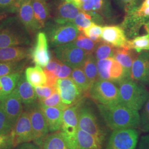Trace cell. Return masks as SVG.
Segmentation results:
<instances>
[{
    "label": "cell",
    "instance_id": "43",
    "mask_svg": "<svg viewBox=\"0 0 149 149\" xmlns=\"http://www.w3.org/2000/svg\"><path fill=\"white\" fill-rule=\"evenodd\" d=\"M13 126L6 115L5 112L0 108V134L11 133Z\"/></svg>",
    "mask_w": 149,
    "mask_h": 149
},
{
    "label": "cell",
    "instance_id": "3",
    "mask_svg": "<svg viewBox=\"0 0 149 149\" xmlns=\"http://www.w3.org/2000/svg\"><path fill=\"white\" fill-rule=\"evenodd\" d=\"M29 33L18 18H10L0 23V48L28 45Z\"/></svg>",
    "mask_w": 149,
    "mask_h": 149
},
{
    "label": "cell",
    "instance_id": "9",
    "mask_svg": "<svg viewBox=\"0 0 149 149\" xmlns=\"http://www.w3.org/2000/svg\"><path fill=\"white\" fill-rule=\"evenodd\" d=\"M139 132L135 128L113 130L107 143L106 149H136Z\"/></svg>",
    "mask_w": 149,
    "mask_h": 149
},
{
    "label": "cell",
    "instance_id": "30",
    "mask_svg": "<svg viewBox=\"0 0 149 149\" xmlns=\"http://www.w3.org/2000/svg\"><path fill=\"white\" fill-rule=\"evenodd\" d=\"M81 68L90 81L91 86L97 80H99L97 61L93 54L88 55Z\"/></svg>",
    "mask_w": 149,
    "mask_h": 149
},
{
    "label": "cell",
    "instance_id": "20",
    "mask_svg": "<svg viewBox=\"0 0 149 149\" xmlns=\"http://www.w3.org/2000/svg\"><path fill=\"white\" fill-rule=\"evenodd\" d=\"M16 89L23 103L24 110H26L38 102L34 87L27 81L25 74L23 72L18 82Z\"/></svg>",
    "mask_w": 149,
    "mask_h": 149
},
{
    "label": "cell",
    "instance_id": "16",
    "mask_svg": "<svg viewBox=\"0 0 149 149\" xmlns=\"http://www.w3.org/2000/svg\"><path fill=\"white\" fill-rule=\"evenodd\" d=\"M48 39L44 32L38 33L36 43L31 50V58L36 65L44 68L51 59L48 49Z\"/></svg>",
    "mask_w": 149,
    "mask_h": 149
},
{
    "label": "cell",
    "instance_id": "44",
    "mask_svg": "<svg viewBox=\"0 0 149 149\" xmlns=\"http://www.w3.org/2000/svg\"><path fill=\"white\" fill-rule=\"evenodd\" d=\"M38 101L43 100L51 96L56 90V87L43 86L34 87Z\"/></svg>",
    "mask_w": 149,
    "mask_h": 149
},
{
    "label": "cell",
    "instance_id": "22",
    "mask_svg": "<svg viewBox=\"0 0 149 149\" xmlns=\"http://www.w3.org/2000/svg\"><path fill=\"white\" fill-rule=\"evenodd\" d=\"M39 106L45 118L49 133L60 131L62 125L64 109L59 107L44 106L40 104Z\"/></svg>",
    "mask_w": 149,
    "mask_h": 149
},
{
    "label": "cell",
    "instance_id": "5",
    "mask_svg": "<svg viewBox=\"0 0 149 149\" xmlns=\"http://www.w3.org/2000/svg\"><path fill=\"white\" fill-rule=\"evenodd\" d=\"M88 96L97 104L112 105L120 103L119 88L108 80H97L91 86Z\"/></svg>",
    "mask_w": 149,
    "mask_h": 149
},
{
    "label": "cell",
    "instance_id": "33",
    "mask_svg": "<svg viewBox=\"0 0 149 149\" xmlns=\"http://www.w3.org/2000/svg\"><path fill=\"white\" fill-rule=\"evenodd\" d=\"M93 9L104 20L112 19L113 11L110 0H93Z\"/></svg>",
    "mask_w": 149,
    "mask_h": 149
},
{
    "label": "cell",
    "instance_id": "25",
    "mask_svg": "<svg viewBox=\"0 0 149 149\" xmlns=\"http://www.w3.org/2000/svg\"><path fill=\"white\" fill-rule=\"evenodd\" d=\"M46 0H32L34 16L41 28L45 26L50 17L49 8Z\"/></svg>",
    "mask_w": 149,
    "mask_h": 149
},
{
    "label": "cell",
    "instance_id": "32",
    "mask_svg": "<svg viewBox=\"0 0 149 149\" xmlns=\"http://www.w3.org/2000/svg\"><path fill=\"white\" fill-rule=\"evenodd\" d=\"M128 49H133L138 53L149 51V33L129 40Z\"/></svg>",
    "mask_w": 149,
    "mask_h": 149
},
{
    "label": "cell",
    "instance_id": "12",
    "mask_svg": "<svg viewBox=\"0 0 149 149\" xmlns=\"http://www.w3.org/2000/svg\"><path fill=\"white\" fill-rule=\"evenodd\" d=\"M96 61L99 80L119 84L123 80L130 78L122 65L113 57Z\"/></svg>",
    "mask_w": 149,
    "mask_h": 149
},
{
    "label": "cell",
    "instance_id": "35",
    "mask_svg": "<svg viewBox=\"0 0 149 149\" xmlns=\"http://www.w3.org/2000/svg\"><path fill=\"white\" fill-rule=\"evenodd\" d=\"M72 43L88 54H93L98 43L87 37L82 32H80L79 36Z\"/></svg>",
    "mask_w": 149,
    "mask_h": 149
},
{
    "label": "cell",
    "instance_id": "11",
    "mask_svg": "<svg viewBox=\"0 0 149 149\" xmlns=\"http://www.w3.org/2000/svg\"><path fill=\"white\" fill-rule=\"evenodd\" d=\"M55 87L65 109L80 103L86 96L71 77L58 79Z\"/></svg>",
    "mask_w": 149,
    "mask_h": 149
},
{
    "label": "cell",
    "instance_id": "52",
    "mask_svg": "<svg viewBox=\"0 0 149 149\" xmlns=\"http://www.w3.org/2000/svg\"><path fill=\"white\" fill-rule=\"evenodd\" d=\"M66 1L72 3L73 4H74V5L76 6L77 7H79V8H80V7L81 6V3L80 2V0H66Z\"/></svg>",
    "mask_w": 149,
    "mask_h": 149
},
{
    "label": "cell",
    "instance_id": "8",
    "mask_svg": "<svg viewBox=\"0 0 149 149\" xmlns=\"http://www.w3.org/2000/svg\"><path fill=\"white\" fill-rule=\"evenodd\" d=\"M79 128L96 137L102 143L106 141L107 132L92 108L82 102L79 112Z\"/></svg>",
    "mask_w": 149,
    "mask_h": 149
},
{
    "label": "cell",
    "instance_id": "21",
    "mask_svg": "<svg viewBox=\"0 0 149 149\" xmlns=\"http://www.w3.org/2000/svg\"><path fill=\"white\" fill-rule=\"evenodd\" d=\"M80 11V8L72 3L63 0L56 7L54 21L59 24L73 23Z\"/></svg>",
    "mask_w": 149,
    "mask_h": 149
},
{
    "label": "cell",
    "instance_id": "1",
    "mask_svg": "<svg viewBox=\"0 0 149 149\" xmlns=\"http://www.w3.org/2000/svg\"><path fill=\"white\" fill-rule=\"evenodd\" d=\"M97 108L107 125L112 130L140 127V116L139 111L122 103L112 105L97 104Z\"/></svg>",
    "mask_w": 149,
    "mask_h": 149
},
{
    "label": "cell",
    "instance_id": "2",
    "mask_svg": "<svg viewBox=\"0 0 149 149\" xmlns=\"http://www.w3.org/2000/svg\"><path fill=\"white\" fill-rule=\"evenodd\" d=\"M118 85L120 103L134 110H141L149 98V92L145 86L130 77Z\"/></svg>",
    "mask_w": 149,
    "mask_h": 149
},
{
    "label": "cell",
    "instance_id": "41",
    "mask_svg": "<svg viewBox=\"0 0 149 149\" xmlns=\"http://www.w3.org/2000/svg\"><path fill=\"white\" fill-rule=\"evenodd\" d=\"M140 116V129L144 133H149V98L145 104Z\"/></svg>",
    "mask_w": 149,
    "mask_h": 149
},
{
    "label": "cell",
    "instance_id": "17",
    "mask_svg": "<svg viewBox=\"0 0 149 149\" xmlns=\"http://www.w3.org/2000/svg\"><path fill=\"white\" fill-rule=\"evenodd\" d=\"M131 79L145 86H149V51L139 54L133 64Z\"/></svg>",
    "mask_w": 149,
    "mask_h": 149
},
{
    "label": "cell",
    "instance_id": "54",
    "mask_svg": "<svg viewBox=\"0 0 149 149\" xmlns=\"http://www.w3.org/2000/svg\"><path fill=\"white\" fill-rule=\"evenodd\" d=\"M86 0H80V2H81V5H82V3L84 2V1H85Z\"/></svg>",
    "mask_w": 149,
    "mask_h": 149
},
{
    "label": "cell",
    "instance_id": "18",
    "mask_svg": "<svg viewBox=\"0 0 149 149\" xmlns=\"http://www.w3.org/2000/svg\"><path fill=\"white\" fill-rule=\"evenodd\" d=\"M102 39L114 48L128 49V37L120 26H107L102 28Z\"/></svg>",
    "mask_w": 149,
    "mask_h": 149
},
{
    "label": "cell",
    "instance_id": "50",
    "mask_svg": "<svg viewBox=\"0 0 149 149\" xmlns=\"http://www.w3.org/2000/svg\"><path fill=\"white\" fill-rule=\"evenodd\" d=\"M47 76V83L46 85L48 86H55L56 85L58 77L54 74L53 72H50L44 70Z\"/></svg>",
    "mask_w": 149,
    "mask_h": 149
},
{
    "label": "cell",
    "instance_id": "53",
    "mask_svg": "<svg viewBox=\"0 0 149 149\" xmlns=\"http://www.w3.org/2000/svg\"><path fill=\"white\" fill-rule=\"evenodd\" d=\"M144 28L146 30V31L148 32V33H149V23H148V24H146V25L144 26Z\"/></svg>",
    "mask_w": 149,
    "mask_h": 149
},
{
    "label": "cell",
    "instance_id": "39",
    "mask_svg": "<svg viewBox=\"0 0 149 149\" xmlns=\"http://www.w3.org/2000/svg\"><path fill=\"white\" fill-rule=\"evenodd\" d=\"M102 28L103 27L101 26L93 23L90 27L86 28L82 32L87 37L89 38L96 43H98L102 40Z\"/></svg>",
    "mask_w": 149,
    "mask_h": 149
},
{
    "label": "cell",
    "instance_id": "6",
    "mask_svg": "<svg viewBox=\"0 0 149 149\" xmlns=\"http://www.w3.org/2000/svg\"><path fill=\"white\" fill-rule=\"evenodd\" d=\"M46 33L50 45L52 47H58L73 42L80 31L72 22L64 24L55 23L48 24Z\"/></svg>",
    "mask_w": 149,
    "mask_h": 149
},
{
    "label": "cell",
    "instance_id": "40",
    "mask_svg": "<svg viewBox=\"0 0 149 149\" xmlns=\"http://www.w3.org/2000/svg\"><path fill=\"white\" fill-rule=\"evenodd\" d=\"M38 102L40 105L44 106L54 107L61 108L63 109H65L61 101L60 95L56 89L50 97L43 100L38 101Z\"/></svg>",
    "mask_w": 149,
    "mask_h": 149
},
{
    "label": "cell",
    "instance_id": "37",
    "mask_svg": "<svg viewBox=\"0 0 149 149\" xmlns=\"http://www.w3.org/2000/svg\"><path fill=\"white\" fill-rule=\"evenodd\" d=\"M22 0H0V17L18 12Z\"/></svg>",
    "mask_w": 149,
    "mask_h": 149
},
{
    "label": "cell",
    "instance_id": "51",
    "mask_svg": "<svg viewBox=\"0 0 149 149\" xmlns=\"http://www.w3.org/2000/svg\"><path fill=\"white\" fill-rule=\"evenodd\" d=\"M18 149H41V148L33 142H29L20 144L18 146Z\"/></svg>",
    "mask_w": 149,
    "mask_h": 149
},
{
    "label": "cell",
    "instance_id": "26",
    "mask_svg": "<svg viewBox=\"0 0 149 149\" xmlns=\"http://www.w3.org/2000/svg\"><path fill=\"white\" fill-rule=\"evenodd\" d=\"M25 76L27 81L34 87L46 85L47 76L40 66L28 67L25 70Z\"/></svg>",
    "mask_w": 149,
    "mask_h": 149
},
{
    "label": "cell",
    "instance_id": "34",
    "mask_svg": "<svg viewBox=\"0 0 149 149\" xmlns=\"http://www.w3.org/2000/svg\"><path fill=\"white\" fill-rule=\"evenodd\" d=\"M114 47L104 40H101L97 43L93 55L96 60L106 59L113 56Z\"/></svg>",
    "mask_w": 149,
    "mask_h": 149
},
{
    "label": "cell",
    "instance_id": "28",
    "mask_svg": "<svg viewBox=\"0 0 149 149\" xmlns=\"http://www.w3.org/2000/svg\"><path fill=\"white\" fill-rule=\"evenodd\" d=\"M77 138L79 149H102L103 143L96 137L79 128Z\"/></svg>",
    "mask_w": 149,
    "mask_h": 149
},
{
    "label": "cell",
    "instance_id": "19",
    "mask_svg": "<svg viewBox=\"0 0 149 149\" xmlns=\"http://www.w3.org/2000/svg\"><path fill=\"white\" fill-rule=\"evenodd\" d=\"M18 18L29 34H34L41 29L34 16L32 0H22Z\"/></svg>",
    "mask_w": 149,
    "mask_h": 149
},
{
    "label": "cell",
    "instance_id": "15",
    "mask_svg": "<svg viewBox=\"0 0 149 149\" xmlns=\"http://www.w3.org/2000/svg\"><path fill=\"white\" fill-rule=\"evenodd\" d=\"M12 133L16 147L20 144L33 141L32 124L29 112L24 110L15 125Z\"/></svg>",
    "mask_w": 149,
    "mask_h": 149
},
{
    "label": "cell",
    "instance_id": "47",
    "mask_svg": "<svg viewBox=\"0 0 149 149\" xmlns=\"http://www.w3.org/2000/svg\"><path fill=\"white\" fill-rule=\"evenodd\" d=\"M60 62V61H59V60L55 57V56H52V58L50 59V60L47 65V66L44 68V70L54 73V71L56 69Z\"/></svg>",
    "mask_w": 149,
    "mask_h": 149
},
{
    "label": "cell",
    "instance_id": "4",
    "mask_svg": "<svg viewBox=\"0 0 149 149\" xmlns=\"http://www.w3.org/2000/svg\"><path fill=\"white\" fill-rule=\"evenodd\" d=\"M149 23V0H143L134 10L125 14L120 26L127 37L134 38L138 36L140 29Z\"/></svg>",
    "mask_w": 149,
    "mask_h": 149
},
{
    "label": "cell",
    "instance_id": "42",
    "mask_svg": "<svg viewBox=\"0 0 149 149\" xmlns=\"http://www.w3.org/2000/svg\"><path fill=\"white\" fill-rule=\"evenodd\" d=\"M125 14L132 12L141 3L142 0H114Z\"/></svg>",
    "mask_w": 149,
    "mask_h": 149
},
{
    "label": "cell",
    "instance_id": "29",
    "mask_svg": "<svg viewBox=\"0 0 149 149\" xmlns=\"http://www.w3.org/2000/svg\"><path fill=\"white\" fill-rule=\"evenodd\" d=\"M22 72L0 77V98L8 95L16 88Z\"/></svg>",
    "mask_w": 149,
    "mask_h": 149
},
{
    "label": "cell",
    "instance_id": "45",
    "mask_svg": "<svg viewBox=\"0 0 149 149\" xmlns=\"http://www.w3.org/2000/svg\"><path fill=\"white\" fill-rule=\"evenodd\" d=\"M16 148L12 133L0 134V149H13Z\"/></svg>",
    "mask_w": 149,
    "mask_h": 149
},
{
    "label": "cell",
    "instance_id": "24",
    "mask_svg": "<svg viewBox=\"0 0 149 149\" xmlns=\"http://www.w3.org/2000/svg\"><path fill=\"white\" fill-rule=\"evenodd\" d=\"M139 54L133 49L115 48L113 58L122 65L128 77L131 78L133 64L138 56Z\"/></svg>",
    "mask_w": 149,
    "mask_h": 149
},
{
    "label": "cell",
    "instance_id": "46",
    "mask_svg": "<svg viewBox=\"0 0 149 149\" xmlns=\"http://www.w3.org/2000/svg\"><path fill=\"white\" fill-rule=\"evenodd\" d=\"M72 71V69L71 68L62 63L61 69L57 77L58 79H66L70 77Z\"/></svg>",
    "mask_w": 149,
    "mask_h": 149
},
{
    "label": "cell",
    "instance_id": "10",
    "mask_svg": "<svg viewBox=\"0 0 149 149\" xmlns=\"http://www.w3.org/2000/svg\"><path fill=\"white\" fill-rule=\"evenodd\" d=\"M54 52L59 61L72 69L81 68L88 55L72 42L56 47Z\"/></svg>",
    "mask_w": 149,
    "mask_h": 149
},
{
    "label": "cell",
    "instance_id": "55",
    "mask_svg": "<svg viewBox=\"0 0 149 149\" xmlns=\"http://www.w3.org/2000/svg\"><path fill=\"white\" fill-rule=\"evenodd\" d=\"M0 19H2V18L0 17Z\"/></svg>",
    "mask_w": 149,
    "mask_h": 149
},
{
    "label": "cell",
    "instance_id": "7",
    "mask_svg": "<svg viewBox=\"0 0 149 149\" xmlns=\"http://www.w3.org/2000/svg\"><path fill=\"white\" fill-rule=\"evenodd\" d=\"M84 100L64 110L63 123L60 132L71 149H79L77 138L79 129V112Z\"/></svg>",
    "mask_w": 149,
    "mask_h": 149
},
{
    "label": "cell",
    "instance_id": "38",
    "mask_svg": "<svg viewBox=\"0 0 149 149\" xmlns=\"http://www.w3.org/2000/svg\"><path fill=\"white\" fill-rule=\"evenodd\" d=\"M73 23L77 27L80 32H82L85 29L90 27L93 22L90 14L85 12L80 11Z\"/></svg>",
    "mask_w": 149,
    "mask_h": 149
},
{
    "label": "cell",
    "instance_id": "27",
    "mask_svg": "<svg viewBox=\"0 0 149 149\" xmlns=\"http://www.w3.org/2000/svg\"><path fill=\"white\" fill-rule=\"evenodd\" d=\"M40 148L41 149H71L60 131L49 134Z\"/></svg>",
    "mask_w": 149,
    "mask_h": 149
},
{
    "label": "cell",
    "instance_id": "49",
    "mask_svg": "<svg viewBox=\"0 0 149 149\" xmlns=\"http://www.w3.org/2000/svg\"><path fill=\"white\" fill-rule=\"evenodd\" d=\"M136 149H149V134L140 138Z\"/></svg>",
    "mask_w": 149,
    "mask_h": 149
},
{
    "label": "cell",
    "instance_id": "23",
    "mask_svg": "<svg viewBox=\"0 0 149 149\" xmlns=\"http://www.w3.org/2000/svg\"><path fill=\"white\" fill-rule=\"evenodd\" d=\"M31 49L20 47L0 48V63L20 61L31 55Z\"/></svg>",
    "mask_w": 149,
    "mask_h": 149
},
{
    "label": "cell",
    "instance_id": "13",
    "mask_svg": "<svg viewBox=\"0 0 149 149\" xmlns=\"http://www.w3.org/2000/svg\"><path fill=\"white\" fill-rule=\"evenodd\" d=\"M29 112L33 133V142L39 147L50 134L48 124L39 102L26 109Z\"/></svg>",
    "mask_w": 149,
    "mask_h": 149
},
{
    "label": "cell",
    "instance_id": "48",
    "mask_svg": "<svg viewBox=\"0 0 149 149\" xmlns=\"http://www.w3.org/2000/svg\"><path fill=\"white\" fill-rule=\"evenodd\" d=\"M80 10L89 14H92L94 12L93 9V0H86L80 7Z\"/></svg>",
    "mask_w": 149,
    "mask_h": 149
},
{
    "label": "cell",
    "instance_id": "36",
    "mask_svg": "<svg viewBox=\"0 0 149 149\" xmlns=\"http://www.w3.org/2000/svg\"><path fill=\"white\" fill-rule=\"evenodd\" d=\"M25 64L24 61L0 63V77L22 72Z\"/></svg>",
    "mask_w": 149,
    "mask_h": 149
},
{
    "label": "cell",
    "instance_id": "31",
    "mask_svg": "<svg viewBox=\"0 0 149 149\" xmlns=\"http://www.w3.org/2000/svg\"><path fill=\"white\" fill-rule=\"evenodd\" d=\"M74 83L82 91L86 96L88 95L91 84L88 80L82 68H76L72 69L70 77Z\"/></svg>",
    "mask_w": 149,
    "mask_h": 149
},
{
    "label": "cell",
    "instance_id": "14",
    "mask_svg": "<svg viewBox=\"0 0 149 149\" xmlns=\"http://www.w3.org/2000/svg\"><path fill=\"white\" fill-rule=\"evenodd\" d=\"M0 108L5 112L13 127L24 111V106L17 89L7 96L0 98Z\"/></svg>",
    "mask_w": 149,
    "mask_h": 149
}]
</instances>
